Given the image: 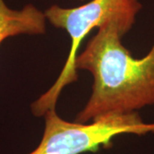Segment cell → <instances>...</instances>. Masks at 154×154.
<instances>
[{"mask_svg":"<svg viewBox=\"0 0 154 154\" xmlns=\"http://www.w3.org/2000/svg\"><path fill=\"white\" fill-rule=\"evenodd\" d=\"M127 33L117 22H107L77 56L76 69L90 72L94 84L75 122L85 123L103 116L137 112L154 105V43L146 55L135 58L122 43Z\"/></svg>","mask_w":154,"mask_h":154,"instance_id":"6da1fadb","label":"cell"},{"mask_svg":"<svg viewBox=\"0 0 154 154\" xmlns=\"http://www.w3.org/2000/svg\"><path fill=\"white\" fill-rule=\"evenodd\" d=\"M141 8L142 5L140 0H92L75 8H63L54 5L45 10L46 20L55 28L66 31L71 40V45L59 76L31 105L33 115L44 116L48 110L56 109L63 89L76 82L77 51L88 33L94 28H99L112 21L120 23L128 33Z\"/></svg>","mask_w":154,"mask_h":154,"instance_id":"7a4b0ae2","label":"cell"},{"mask_svg":"<svg viewBox=\"0 0 154 154\" xmlns=\"http://www.w3.org/2000/svg\"><path fill=\"white\" fill-rule=\"evenodd\" d=\"M45 129L37 147L28 154H82L109 148L118 135L132 134L143 135L154 132L153 123H145L137 112L112 114L98 117L89 122L63 119L56 109L44 115Z\"/></svg>","mask_w":154,"mask_h":154,"instance_id":"3957f363","label":"cell"},{"mask_svg":"<svg viewBox=\"0 0 154 154\" xmlns=\"http://www.w3.org/2000/svg\"><path fill=\"white\" fill-rule=\"evenodd\" d=\"M45 11L28 4L21 10L11 9L0 0V45L7 38L27 34L39 35L46 31Z\"/></svg>","mask_w":154,"mask_h":154,"instance_id":"277c9868","label":"cell"},{"mask_svg":"<svg viewBox=\"0 0 154 154\" xmlns=\"http://www.w3.org/2000/svg\"></svg>","mask_w":154,"mask_h":154,"instance_id":"5b68a950","label":"cell"}]
</instances>
